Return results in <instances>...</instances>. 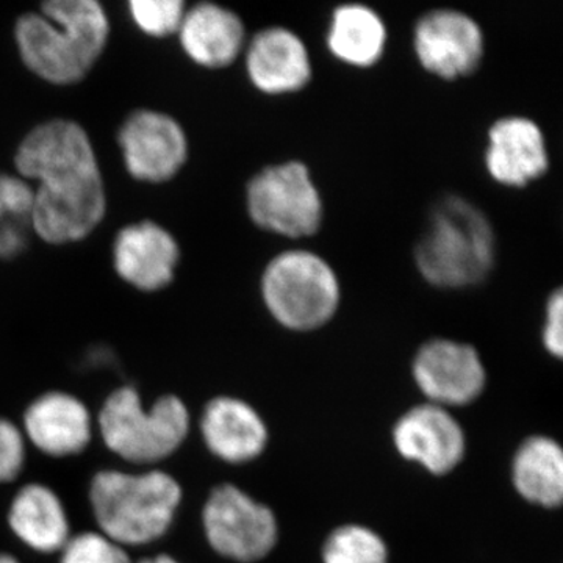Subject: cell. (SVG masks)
<instances>
[{
	"instance_id": "obj_16",
	"label": "cell",
	"mask_w": 563,
	"mask_h": 563,
	"mask_svg": "<svg viewBox=\"0 0 563 563\" xmlns=\"http://www.w3.org/2000/svg\"><path fill=\"white\" fill-rule=\"evenodd\" d=\"M181 49L196 65L224 69L246 47V29L235 11L202 2L185 11L179 32Z\"/></svg>"
},
{
	"instance_id": "obj_27",
	"label": "cell",
	"mask_w": 563,
	"mask_h": 563,
	"mask_svg": "<svg viewBox=\"0 0 563 563\" xmlns=\"http://www.w3.org/2000/svg\"><path fill=\"white\" fill-rule=\"evenodd\" d=\"M542 340L544 347L554 357L563 355V292L562 288H555L548 298L544 309V324Z\"/></svg>"
},
{
	"instance_id": "obj_4",
	"label": "cell",
	"mask_w": 563,
	"mask_h": 563,
	"mask_svg": "<svg viewBox=\"0 0 563 563\" xmlns=\"http://www.w3.org/2000/svg\"><path fill=\"white\" fill-rule=\"evenodd\" d=\"M90 499L103 536L118 544H144L168 531L181 490L163 472H102L92 479Z\"/></svg>"
},
{
	"instance_id": "obj_21",
	"label": "cell",
	"mask_w": 563,
	"mask_h": 563,
	"mask_svg": "<svg viewBox=\"0 0 563 563\" xmlns=\"http://www.w3.org/2000/svg\"><path fill=\"white\" fill-rule=\"evenodd\" d=\"M514 483L525 499L555 507L563 498V454L547 437H532L518 450L514 461Z\"/></svg>"
},
{
	"instance_id": "obj_1",
	"label": "cell",
	"mask_w": 563,
	"mask_h": 563,
	"mask_svg": "<svg viewBox=\"0 0 563 563\" xmlns=\"http://www.w3.org/2000/svg\"><path fill=\"white\" fill-rule=\"evenodd\" d=\"M14 166L35 192L29 222L43 242H81L101 224L106 185L90 136L76 121L36 125L21 141Z\"/></svg>"
},
{
	"instance_id": "obj_20",
	"label": "cell",
	"mask_w": 563,
	"mask_h": 563,
	"mask_svg": "<svg viewBox=\"0 0 563 563\" xmlns=\"http://www.w3.org/2000/svg\"><path fill=\"white\" fill-rule=\"evenodd\" d=\"M14 533L33 550L55 553L69 540V525L60 499L43 485H27L18 493L10 510Z\"/></svg>"
},
{
	"instance_id": "obj_18",
	"label": "cell",
	"mask_w": 563,
	"mask_h": 563,
	"mask_svg": "<svg viewBox=\"0 0 563 563\" xmlns=\"http://www.w3.org/2000/svg\"><path fill=\"white\" fill-rule=\"evenodd\" d=\"M207 446L222 461L250 462L265 450V422L250 404L233 398L213 399L202 417Z\"/></svg>"
},
{
	"instance_id": "obj_12",
	"label": "cell",
	"mask_w": 563,
	"mask_h": 563,
	"mask_svg": "<svg viewBox=\"0 0 563 563\" xmlns=\"http://www.w3.org/2000/svg\"><path fill=\"white\" fill-rule=\"evenodd\" d=\"M243 54L247 79L263 95H295L312 80L309 47L291 29L282 25L263 29L246 43Z\"/></svg>"
},
{
	"instance_id": "obj_8",
	"label": "cell",
	"mask_w": 563,
	"mask_h": 563,
	"mask_svg": "<svg viewBox=\"0 0 563 563\" xmlns=\"http://www.w3.org/2000/svg\"><path fill=\"white\" fill-rule=\"evenodd\" d=\"M203 528L214 551L239 562L261 561L277 542L272 510L233 485L211 492L203 509Z\"/></svg>"
},
{
	"instance_id": "obj_25",
	"label": "cell",
	"mask_w": 563,
	"mask_h": 563,
	"mask_svg": "<svg viewBox=\"0 0 563 563\" xmlns=\"http://www.w3.org/2000/svg\"><path fill=\"white\" fill-rule=\"evenodd\" d=\"M33 187L20 176L0 174V222L20 221L31 218Z\"/></svg>"
},
{
	"instance_id": "obj_17",
	"label": "cell",
	"mask_w": 563,
	"mask_h": 563,
	"mask_svg": "<svg viewBox=\"0 0 563 563\" xmlns=\"http://www.w3.org/2000/svg\"><path fill=\"white\" fill-rule=\"evenodd\" d=\"M24 422L32 443L55 457L79 454L91 440L90 412L66 393L41 396L29 407Z\"/></svg>"
},
{
	"instance_id": "obj_6",
	"label": "cell",
	"mask_w": 563,
	"mask_h": 563,
	"mask_svg": "<svg viewBox=\"0 0 563 563\" xmlns=\"http://www.w3.org/2000/svg\"><path fill=\"white\" fill-rule=\"evenodd\" d=\"M103 442L113 453L135 463H152L172 455L190 428L187 407L176 396L158 399L150 412L131 387L114 391L101 410Z\"/></svg>"
},
{
	"instance_id": "obj_9",
	"label": "cell",
	"mask_w": 563,
	"mask_h": 563,
	"mask_svg": "<svg viewBox=\"0 0 563 563\" xmlns=\"http://www.w3.org/2000/svg\"><path fill=\"white\" fill-rule=\"evenodd\" d=\"M413 52L426 73L446 81L465 79L479 69L485 36L479 22L454 9H437L415 22Z\"/></svg>"
},
{
	"instance_id": "obj_15",
	"label": "cell",
	"mask_w": 563,
	"mask_h": 563,
	"mask_svg": "<svg viewBox=\"0 0 563 563\" xmlns=\"http://www.w3.org/2000/svg\"><path fill=\"white\" fill-rule=\"evenodd\" d=\"M396 448L404 457L420 463L433 474H446L465 454L461 424L444 407L428 404L404 415L395 432Z\"/></svg>"
},
{
	"instance_id": "obj_23",
	"label": "cell",
	"mask_w": 563,
	"mask_h": 563,
	"mask_svg": "<svg viewBox=\"0 0 563 563\" xmlns=\"http://www.w3.org/2000/svg\"><path fill=\"white\" fill-rule=\"evenodd\" d=\"M129 11L141 32L166 38L179 32L187 5L181 0H132Z\"/></svg>"
},
{
	"instance_id": "obj_22",
	"label": "cell",
	"mask_w": 563,
	"mask_h": 563,
	"mask_svg": "<svg viewBox=\"0 0 563 563\" xmlns=\"http://www.w3.org/2000/svg\"><path fill=\"white\" fill-rule=\"evenodd\" d=\"M324 563H388L384 540L363 526L347 525L329 537L322 551Z\"/></svg>"
},
{
	"instance_id": "obj_28",
	"label": "cell",
	"mask_w": 563,
	"mask_h": 563,
	"mask_svg": "<svg viewBox=\"0 0 563 563\" xmlns=\"http://www.w3.org/2000/svg\"><path fill=\"white\" fill-rule=\"evenodd\" d=\"M25 235L18 228L16 222H0V257H16L20 252L24 251Z\"/></svg>"
},
{
	"instance_id": "obj_11",
	"label": "cell",
	"mask_w": 563,
	"mask_h": 563,
	"mask_svg": "<svg viewBox=\"0 0 563 563\" xmlns=\"http://www.w3.org/2000/svg\"><path fill=\"white\" fill-rule=\"evenodd\" d=\"M485 169L496 184L526 188L550 169V152L542 128L521 114L499 118L487 133Z\"/></svg>"
},
{
	"instance_id": "obj_29",
	"label": "cell",
	"mask_w": 563,
	"mask_h": 563,
	"mask_svg": "<svg viewBox=\"0 0 563 563\" xmlns=\"http://www.w3.org/2000/svg\"><path fill=\"white\" fill-rule=\"evenodd\" d=\"M139 563H179V562L174 561V559L169 558V555H157V558L144 559V561H141Z\"/></svg>"
},
{
	"instance_id": "obj_24",
	"label": "cell",
	"mask_w": 563,
	"mask_h": 563,
	"mask_svg": "<svg viewBox=\"0 0 563 563\" xmlns=\"http://www.w3.org/2000/svg\"><path fill=\"white\" fill-rule=\"evenodd\" d=\"M62 563H132L121 544L103 533L85 532L63 548Z\"/></svg>"
},
{
	"instance_id": "obj_14",
	"label": "cell",
	"mask_w": 563,
	"mask_h": 563,
	"mask_svg": "<svg viewBox=\"0 0 563 563\" xmlns=\"http://www.w3.org/2000/svg\"><path fill=\"white\" fill-rule=\"evenodd\" d=\"M179 261L177 240L157 222L125 225L114 239V272L136 290L152 292L168 287Z\"/></svg>"
},
{
	"instance_id": "obj_30",
	"label": "cell",
	"mask_w": 563,
	"mask_h": 563,
	"mask_svg": "<svg viewBox=\"0 0 563 563\" xmlns=\"http://www.w3.org/2000/svg\"><path fill=\"white\" fill-rule=\"evenodd\" d=\"M0 563H20L16 559L11 558V555L0 554Z\"/></svg>"
},
{
	"instance_id": "obj_13",
	"label": "cell",
	"mask_w": 563,
	"mask_h": 563,
	"mask_svg": "<svg viewBox=\"0 0 563 563\" xmlns=\"http://www.w3.org/2000/svg\"><path fill=\"white\" fill-rule=\"evenodd\" d=\"M415 380L435 406H465L485 387V369L479 352L454 340H431L418 351Z\"/></svg>"
},
{
	"instance_id": "obj_26",
	"label": "cell",
	"mask_w": 563,
	"mask_h": 563,
	"mask_svg": "<svg viewBox=\"0 0 563 563\" xmlns=\"http://www.w3.org/2000/svg\"><path fill=\"white\" fill-rule=\"evenodd\" d=\"M24 440L16 426L0 420V483L16 479L24 465Z\"/></svg>"
},
{
	"instance_id": "obj_5",
	"label": "cell",
	"mask_w": 563,
	"mask_h": 563,
	"mask_svg": "<svg viewBox=\"0 0 563 563\" xmlns=\"http://www.w3.org/2000/svg\"><path fill=\"white\" fill-rule=\"evenodd\" d=\"M261 291L274 320L296 332L328 324L342 302L339 274L324 257L309 250L274 255L263 269Z\"/></svg>"
},
{
	"instance_id": "obj_10",
	"label": "cell",
	"mask_w": 563,
	"mask_h": 563,
	"mask_svg": "<svg viewBox=\"0 0 563 563\" xmlns=\"http://www.w3.org/2000/svg\"><path fill=\"white\" fill-rule=\"evenodd\" d=\"M118 143L128 173L146 184L174 179L188 161L187 133L162 111H133L121 125Z\"/></svg>"
},
{
	"instance_id": "obj_2",
	"label": "cell",
	"mask_w": 563,
	"mask_h": 563,
	"mask_svg": "<svg viewBox=\"0 0 563 563\" xmlns=\"http://www.w3.org/2000/svg\"><path fill=\"white\" fill-rule=\"evenodd\" d=\"M109 36V16L96 0H51L14 25L22 63L40 79L63 87L88 76Z\"/></svg>"
},
{
	"instance_id": "obj_3",
	"label": "cell",
	"mask_w": 563,
	"mask_h": 563,
	"mask_svg": "<svg viewBox=\"0 0 563 563\" xmlns=\"http://www.w3.org/2000/svg\"><path fill=\"white\" fill-rule=\"evenodd\" d=\"M413 258L418 273L432 287H476L495 268L496 235L492 222L468 199L444 196L429 211Z\"/></svg>"
},
{
	"instance_id": "obj_7",
	"label": "cell",
	"mask_w": 563,
	"mask_h": 563,
	"mask_svg": "<svg viewBox=\"0 0 563 563\" xmlns=\"http://www.w3.org/2000/svg\"><path fill=\"white\" fill-rule=\"evenodd\" d=\"M246 210L262 231L284 239L313 236L324 221V201L306 163L265 166L246 185Z\"/></svg>"
},
{
	"instance_id": "obj_19",
	"label": "cell",
	"mask_w": 563,
	"mask_h": 563,
	"mask_svg": "<svg viewBox=\"0 0 563 563\" xmlns=\"http://www.w3.org/2000/svg\"><path fill=\"white\" fill-rule=\"evenodd\" d=\"M387 43V24L372 7L343 3L332 11L325 44L340 63L351 68H372L383 60Z\"/></svg>"
}]
</instances>
